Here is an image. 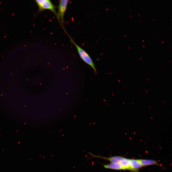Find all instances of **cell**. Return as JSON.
<instances>
[{
    "mask_svg": "<svg viewBox=\"0 0 172 172\" xmlns=\"http://www.w3.org/2000/svg\"><path fill=\"white\" fill-rule=\"evenodd\" d=\"M67 34L69 37L71 42L76 48L81 58L85 63L90 66L93 69L95 73L97 74V71L94 63L88 54L78 45L68 34L67 33Z\"/></svg>",
    "mask_w": 172,
    "mask_h": 172,
    "instance_id": "6da1fadb",
    "label": "cell"
},
{
    "mask_svg": "<svg viewBox=\"0 0 172 172\" xmlns=\"http://www.w3.org/2000/svg\"><path fill=\"white\" fill-rule=\"evenodd\" d=\"M138 160L143 167L153 165L160 166L156 161L153 160L144 159Z\"/></svg>",
    "mask_w": 172,
    "mask_h": 172,
    "instance_id": "52a82bcc",
    "label": "cell"
},
{
    "mask_svg": "<svg viewBox=\"0 0 172 172\" xmlns=\"http://www.w3.org/2000/svg\"><path fill=\"white\" fill-rule=\"evenodd\" d=\"M105 168L113 169L115 170H123L121 165L119 163H110L108 164H103Z\"/></svg>",
    "mask_w": 172,
    "mask_h": 172,
    "instance_id": "5b68a950",
    "label": "cell"
},
{
    "mask_svg": "<svg viewBox=\"0 0 172 172\" xmlns=\"http://www.w3.org/2000/svg\"><path fill=\"white\" fill-rule=\"evenodd\" d=\"M38 7L39 12L45 10H48L52 12L57 16V13L56 7L51 1L49 0H36Z\"/></svg>",
    "mask_w": 172,
    "mask_h": 172,
    "instance_id": "7a4b0ae2",
    "label": "cell"
},
{
    "mask_svg": "<svg viewBox=\"0 0 172 172\" xmlns=\"http://www.w3.org/2000/svg\"><path fill=\"white\" fill-rule=\"evenodd\" d=\"M122 166L123 170H128L131 171L129 164V159L122 157L119 162Z\"/></svg>",
    "mask_w": 172,
    "mask_h": 172,
    "instance_id": "8992f818",
    "label": "cell"
},
{
    "mask_svg": "<svg viewBox=\"0 0 172 172\" xmlns=\"http://www.w3.org/2000/svg\"><path fill=\"white\" fill-rule=\"evenodd\" d=\"M129 162L131 171L139 172L138 170L143 166L138 159H129Z\"/></svg>",
    "mask_w": 172,
    "mask_h": 172,
    "instance_id": "277c9868",
    "label": "cell"
},
{
    "mask_svg": "<svg viewBox=\"0 0 172 172\" xmlns=\"http://www.w3.org/2000/svg\"><path fill=\"white\" fill-rule=\"evenodd\" d=\"M69 1L68 0H61L59 1L56 17L62 27H63L64 16Z\"/></svg>",
    "mask_w": 172,
    "mask_h": 172,
    "instance_id": "3957f363",
    "label": "cell"
}]
</instances>
